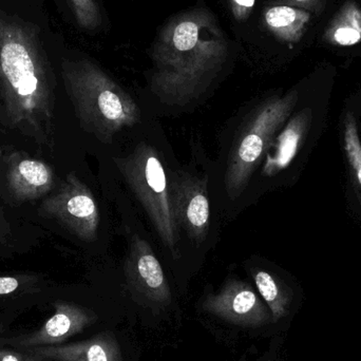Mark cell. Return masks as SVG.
I'll use <instances>...</instances> for the list:
<instances>
[{
  "label": "cell",
  "mask_w": 361,
  "mask_h": 361,
  "mask_svg": "<svg viewBox=\"0 0 361 361\" xmlns=\"http://www.w3.org/2000/svg\"><path fill=\"white\" fill-rule=\"evenodd\" d=\"M231 46L218 17L207 6L173 15L160 27L150 49L152 92L167 105H186L223 71Z\"/></svg>",
  "instance_id": "cell-1"
},
{
  "label": "cell",
  "mask_w": 361,
  "mask_h": 361,
  "mask_svg": "<svg viewBox=\"0 0 361 361\" xmlns=\"http://www.w3.org/2000/svg\"><path fill=\"white\" fill-rule=\"evenodd\" d=\"M54 72L39 29L0 11V97L13 128L54 145Z\"/></svg>",
  "instance_id": "cell-2"
},
{
  "label": "cell",
  "mask_w": 361,
  "mask_h": 361,
  "mask_svg": "<svg viewBox=\"0 0 361 361\" xmlns=\"http://www.w3.org/2000/svg\"><path fill=\"white\" fill-rule=\"evenodd\" d=\"M61 78L80 126L103 143L141 122L135 99L94 61L63 59Z\"/></svg>",
  "instance_id": "cell-3"
},
{
  "label": "cell",
  "mask_w": 361,
  "mask_h": 361,
  "mask_svg": "<svg viewBox=\"0 0 361 361\" xmlns=\"http://www.w3.org/2000/svg\"><path fill=\"white\" fill-rule=\"evenodd\" d=\"M299 93L292 90L284 97L263 102L246 118L231 147L225 173V188L235 200L247 186L276 133L288 120L298 102Z\"/></svg>",
  "instance_id": "cell-4"
},
{
  "label": "cell",
  "mask_w": 361,
  "mask_h": 361,
  "mask_svg": "<svg viewBox=\"0 0 361 361\" xmlns=\"http://www.w3.org/2000/svg\"><path fill=\"white\" fill-rule=\"evenodd\" d=\"M127 184L149 216L159 237L178 258V228L171 210L166 171L158 152L141 143L126 158L114 159Z\"/></svg>",
  "instance_id": "cell-5"
},
{
  "label": "cell",
  "mask_w": 361,
  "mask_h": 361,
  "mask_svg": "<svg viewBox=\"0 0 361 361\" xmlns=\"http://www.w3.org/2000/svg\"><path fill=\"white\" fill-rule=\"evenodd\" d=\"M40 216L55 219L70 233L85 242L97 240L99 212L90 188L69 173L59 191L44 200Z\"/></svg>",
  "instance_id": "cell-6"
},
{
  "label": "cell",
  "mask_w": 361,
  "mask_h": 361,
  "mask_svg": "<svg viewBox=\"0 0 361 361\" xmlns=\"http://www.w3.org/2000/svg\"><path fill=\"white\" fill-rule=\"evenodd\" d=\"M326 19L305 8L269 0L261 10L260 25L275 46L296 54L316 44Z\"/></svg>",
  "instance_id": "cell-7"
},
{
  "label": "cell",
  "mask_w": 361,
  "mask_h": 361,
  "mask_svg": "<svg viewBox=\"0 0 361 361\" xmlns=\"http://www.w3.org/2000/svg\"><path fill=\"white\" fill-rule=\"evenodd\" d=\"M201 307L205 313L243 328H261L273 320L254 288L237 279L228 280L219 292L208 295Z\"/></svg>",
  "instance_id": "cell-8"
},
{
  "label": "cell",
  "mask_w": 361,
  "mask_h": 361,
  "mask_svg": "<svg viewBox=\"0 0 361 361\" xmlns=\"http://www.w3.org/2000/svg\"><path fill=\"white\" fill-rule=\"evenodd\" d=\"M169 197L178 228L197 245L203 243L210 224L207 179L178 173L169 184Z\"/></svg>",
  "instance_id": "cell-9"
},
{
  "label": "cell",
  "mask_w": 361,
  "mask_h": 361,
  "mask_svg": "<svg viewBox=\"0 0 361 361\" xmlns=\"http://www.w3.org/2000/svg\"><path fill=\"white\" fill-rule=\"evenodd\" d=\"M127 282L135 294L149 305L167 307L173 300L164 271L147 241L135 235L125 262Z\"/></svg>",
  "instance_id": "cell-10"
},
{
  "label": "cell",
  "mask_w": 361,
  "mask_h": 361,
  "mask_svg": "<svg viewBox=\"0 0 361 361\" xmlns=\"http://www.w3.org/2000/svg\"><path fill=\"white\" fill-rule=\"evenodd\" d=\"M53 307L54 315L49 318L39 330L23 336L13 337L6 343L25 350L61 345L70 337L82 332L97 318L90 310L74 303L56 301Z\"/></svg>",
  "instance_id": "cell-11"
},
{
  "label": "cell",
  "mask_w": 361,
  "mask_h": 361,
  "mask_svg": "<svg viewBox=\"0 0 361 361\" xmlns=\"http://www.w3.org/2000/svg\"><path fill=\"white\" fill-rule=\"evenodd\" d=\"M316 46L341 56L361 54V0H339L318 34Z\"/></svg>",
  "instance_id": "cell-12"
},
{
  "label": "cell",
  "mask_w": 361,
  "mask_h": 361,
  "mask_svg": "<svg viewBox=\"0 0 361 361\" xmlns=\"http://www.w3.org/2000/svg\"><path fill=\"white\" fill-rule=\"evenodd\" d=\"M6 184L13 197L20 201H31L52 190L54 173L42 161L15 154L8 160Z\"/></svg>",
  "instance_id": "cell-13"
},
{
  "label": "cell",
  "mask_w": 361,
  "mask_h": 361,
  "mask_svg": "<svg viewBox=\"0 0 361 361\" xmlns=\"http://www.w3.org/2000/svg\"><path fill=\"white\" fill-rule=\"evenodd\" d=\"M25 351L49 361H124L118 339L109 332L80 343L33 348Z\"/></svg>",
  "instance_id": "cell-14"
},
{
  "label": "cell",
  "mask_w": 361,
  "mask_h": 361,
  "mask_svg": "<svg viewBox=\"0 0 361 361\" xmlns=\"http://www.w3.org/2000/svg\"><path fill=\"white\" fill-rule=\"evenodd\" d=\"M311 110L305 109L295 116L274 142L273 152L267 154L263 173L277 175L290 165L296 156L311 122Z\"/></svg>",
  "instance_id": "cell-15"
},
{
  "label": "cell",
  "mask_w": 361,
  "mask_h": 361,
  "mask_svg": "<svg viewBox=\"0 0 361 361\" xmlns=\"http://www.w3.org/2000/svg\"><path fill=\"white\" fill-rule=\"evenodd\" d=\"M252 278L259 294L271 312L273 320L278 322L286 317L290 310V295L283 284L275 276L262 269L254 271Z\"/></svg>",
  "instance_id": "cell-16"
},
{
  "label": "cell",
  "mask_w": 361,
  "mask_h": 361,
  "mask_svg": "<svg viewBox=\"0 0 361 361\" xmlns=\"http://www.w3.org/2000/svg\"><path fill=\"white\" fill-rule=\"evenodd\" d=\"M74 18L85 31L95 32L103 25V14L97 0H70Z\"/></svg>",
  "instance_id": "cell-17"
},
{
  "label": "cell",
  "mask_w": 361,
  "mask_h": 361,
  "mask_svg": "<svg viewBox=\"0 0 361 361\" xmlns=\"http://www.w3.org/2000/svg\"><path fill=\"white\" fill-rule=\"evenodd\" d=\"M345 149L347 152L350 167L353 171L356 182L361 188V144L358 137L355 120L348 116L345 127Z\"/></svg>",
  "instance_id": "cell-18"
},
{
  "label": "cell",
  "mask_w": 361,
  "mask_h": 361,
  "mask_svg": "<svg viewBox=\"0 0 361 361\" xmlns=\"http://www.w3.org/2000/svg\"><path fill=\"white\" fill-rule=\"evenodd\" d=\"M229 15L238 25H246L256 8L257 0H223Z\"/></svg>",
  "instance_id": "cell-19"
},
{
  "label": "cell",
  "mask_w": 361,
  "mask_h": 361,
  "mask_svg": "<svg viewBox=\"0 0 361 361\" xmlns=\"http://www.w3.org/2000/svg\"><path fill=\"white\" fill-rule=\"evenodd\" d=\"M274 1L305 8L320 16L328 17L339 0H274Z\"/></svg>",
  "instance_id": "cell-20"
},
{
  "label": "cell",
  "mask_w": 361,
  "mask_h": 361,
  "mask_svg": "<svg viewBox=\"0 0 361 361\" xmlns=\"http://www.w3.org/2000/svg\"><path fill=\"white\" fill-rule=\"evenodd\" d=\"M0 361H49L30 352H13L0 350Z\"/></svg>",
  "instance_id": "cell-21"
},
{
  "label": "cell",
  "mask_w": 361,
  "mask_h": 361,
  "mask_svg": "<svg viewBox=\"0 0 361 361\" xmlns=\"http://www.w3.org/2000/svg\"><path fill=\"white\" fill-rule=\"evenodd\" d=\"M20 281L15 277H0V296L12 294L18 290Z\"/></svg>",
  "instance_id": "cell-22"
},
{
  "label": "cell",
  "mask_w": 361,
  "mask_h": 361,
  "mask_svg": "<svg viewBox=\"0 0 361 361\" xmlns=\"http://www.w3.org/2000/svg\"><path fill=\"white\" fill-rule=\"evenodd\" d=\"M6 224L4 222V219H2L1 214H0V243H1L2 240L4 239L6 235Z\"/></svg>",
  "instance_id": "cell-23"
},
{
  "label": "cell",
  "mask_w": 361,
  "mask_h": 361,
  "mask_svg": "<svg viewBox=\"0 0 361 361\" xmlns=\"http://www.w3.org/2000/svg\"><path fill=\"white\" fill-rule=\"evenodd\" d=\"M275 353H267V355L263 356V357L257 361H275Z\"/></svg>",
  "instance_id": "cell-24"
},
{
  "label": "cell",
  "mask_w": 361,
  "mask_h": 361,
  "mask_svg": "<svg viewBox=\"0 0 361 361\" xmlns=\"http://www.w3.org/2000/svg\"><path fill=\"white\" fill-rule=\"evenodd\" d=\"M0 333H1V326H0Z\"/></svg>",
  "instance_id": "cell-25"
}]
</instances>
